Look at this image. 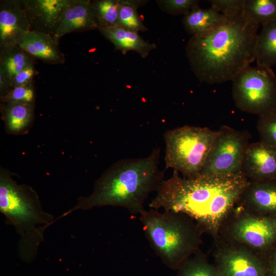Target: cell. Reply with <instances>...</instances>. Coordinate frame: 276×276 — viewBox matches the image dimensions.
I'll list each match as a JSON object with an SVG mask.
<instances>
[{
  "instance_id": "obj_1",
  "label": "cell",
  "mask_w": 276,
  "mask_h": 276,
  "mask_svg": "<svg viewBox=\"0 0 276 276\" xmlns=\"http://www.w3.org/2000/svg\"><path fill=\"white\" fill-rule=\"evenodd\" d=\"M178 173L173 170L172 176L162 181L149 207L185 214L202 233L218 239L250 181L242 172L194 178H181Z\"/></svg>"
},
{
  "instance_id": "obj_2",
  "label": "cell",
  "mask_w": 276,
  "mask_h": 276,
  "mask_svg": "<svg viewBox=\"0 0 276 276\" xmlns=\"http://www.w3.org/2000/svg\"><path fill=\"white\" fill-rule=\"evenodd\" d=\"M259 27L243 13L212 32L192 36L186 55L196 77L209 84L233 81L256 60Z\"/></svg>"
},
{
  "instance_id": "obj_3",
  "label": "cell",
  "mask_w": 276,
  "mask_h": 276,
  "mask_svg": "<svg viewBox=\"0 0 276 276\" xmlns=\"http://www.w3.org/2000/svg\"><path fill=\"white\" fill-rule=\"evenodd\" d=\"M160 152L155 148L147 157L115 163L96 180L89 195L79 197L77 204L58 219L76 210L105 206L121 207L140 215L146 210L149 194L157 191L164 180V172L159 168Z\"/></svg>"
},
{
  "instance_id": "obj_4",
  "label": "cell",
  "mask_w": 276,
  "mask_h": 276,
  "mask_svg": "<svg viewBox=\"0 0 276 276\" xmlns=\"http://www.w3.org/2000/svg\"><path fill=\"white\" fill-rule=\"evenodd\" d=\"M0 211L6 223L13 225L20 236L18 255L23 261H32L43 240L44 231L55 222L43 211L36 191L28 185L17 183L11 173L0 171Z\"/></svg>"
},
{
  "instance_id": "obj_5",
  "label": "cell",
  "mask_w": 276,
  "mask_h": 276,
  "mask_svg": "<svg viewBox=\"0 0 276 276\" xmlns=\"http://www.w3.org/2000/svg\"><path fill=\"white\" fill-rule=\"evenodd\" d=\"M140 220L150 247L169 269L177 270L200 251L202 232L186 215L151 209L140 215Z\"/></svg>"
},
{
  "instance_id": "obj_6",
  "label": "cell",
  "mask_w": 276,
  "mask_h": 276,
  "mask_svg": "<svg viewBox=\"0 0 276 276\" xmlns=\"http://www.w3.org/2000/svg\"><path fill=\"white\" fill-rule=\"evenodd\" d=\"M217 134L207 127L189 125L167 130L165 169L172 168L186 178L199 176Z\"/></svg>"
},
{
  "instance_id": "obj_7",
  "label": "cell",
  "mask_w": 276,
  "mask_h": 276,
  "mask_svg": "<svg viewBox=\"0 0 276 276\" xmlns=\"http://www.w3.org/2000/svg\"><path fill=\"white\" fill-rule=\"evenodd\" d=\"M232 81L233 98L240 110L260 116L276 110V76L271 68L250 65Z\"/></svg>"
},
{
  "instance_id": "obj_8",
  "label": "cell",
  "mask_w": 276,
  "mask_h": 276,
  "mask_svg": "<svg viewBox=\"0 0 276 276\" xmlns=\"http://www.w3.org/2000/svg\"><path fill=\"white\" fill-rule=\"evenodd\" d=\"M224 233V241L244 246L262 257L276 244V218L250 213L237 203L219 235Z\"/></svg>"
},
{
  "instance_id": "obj_9",
  "label": "cell",
  "mask_w": 276,
  "mask_h": 276,
  "mask_svg": "<svg viewBox=\"0 0 276 276\" xmlns=\"http://www.w3.org/2000/svg\"><path fill=\"white\" fill-rule=\"evenodd\" d=\"M247 131L222 126L212 144L200 175H222L242 172L244 155L249 143Z\"/></svg>"
},
{
  "instance_id": "obj_10",
  "label": "cell",
  "mask_w": 276,
  "mask_h": 276,
  "mask_svg": "<svg viewBox=\"0 0 276 276\" xmlns=\"http://www.w3.org/2000/svg\"><path fill=\"white\" fill-rule=\"evenodd\" d=\"M214 255V265L222 276H266L261 256L248 248L223 241Z\"/></svg>"
},
{
  "instance_id": "obj_11",
  "label": "cell",
  "mask_w": 276,
  "mask_h": 276,
  "mask_svg": "<svg viewBox=\"0 0 276 276\" xmlns=\"http://www.w3.org/2000/svg\"><path fill=\"white\" fill-rule=\"evenodd\" d=\"M242 172L251 181L276 179V149L261 141L249 143L244 153Z\"/></svg>"
},
{
  "instance_id": "obj_12",
  "label": "cell",
  "mask_w": 276,
  "mask_h": 276,
  "mask_svg": "<svg viewBox=\"0 0 276 276\" xmlns=\"http://www.w3.org/2000/svg\"><path fill=\"white\" fill-rule=\"evenodd\" d=\"M238 204L250 213L276 218V179L250 181Z\"/></svg>"
},
{
  "instance_id": "obj_13",
  "label": "cell",
  "mask_w": 276,
  "mask_h": 276,
  "mask_svg": "<svg viewBox=\"0 0 276 276\" xmlns=\"http://www.w3.org/2000/svg\"><path fill=\"white\" fill-rule=\"evenodd\" d=\"M100 28L96 13L89 1L70 2L55 31L54 39L72 31Z\"/></svg>"
},
{
  "instance_id": "obj_14",
  "label": "cell",
  "mask_w": 276,
  "mask_h": 276,
  "mask_svg": "<svg viewBox=\"0 0 276 276\" xmlns=\"http://www.w3.org/2000/svg\"><path fill=\"white\" fill-rule=\"evenodd\" d=\"M70 2L66 0H37L27 2L26 5L29 21L40 26L45 33L55 31L62 14ZM34 22V23H35Z\"/></svg>"
},
{
  "instance_id": "obj_15",
  "label": "cell",
  "mask_w": 276,
  "mask_h": 276,
  "mask_svg": "<svg viewBox=\"0 0 276 276\" xmlns=\"http://www.w3.org/2000/svg\"><path fill=\"white\" fill-rule=\"evenodd\" d=\"M102 34L124 54L128 51H135L146 58L151 51L156 48L153 43L144 40L138 32L120 26L100 28Z\"/></svg>"
},
{
  "instance_id": "obj_16",
  "label": "cell",
  "mask_w": 276,
  "mask_h": 276,
  "mask_svg": "<svg viewBox=\"0 0 276 276\" xmlns=\"http://www.w3.org/2000/svg\"><path fill=\"white\" fill-rule=\"evenodd\" d=\"M228 19L214 8L196 7L185 15L182 24L192 36H200L214 31L224 25Z\"/></svg>"
},
{
  "instance_id": "obj_17",
  "label": "cell",
  "mask_w": 276,
  "mask_h": 276,
  "mask_svg": "<svg viewBox=\"0 0 276 276\" xmlns=\"http://www.w3.org/2000/svg\"><path fill=\"white\" fill-rule=\"evenodd\" d=\"M16 43L21 50L37 58L50 61L61 59L55 40L50 35L29 30L21 34Z\"/></svg>"
},
{
  "instance_id": "obj_18",
  "label": "cell",
  "mask_w": 276,
  "mask_h": 276,
  "mask_svg": "<svg viewBox=\"0 0 276 276\" xmlns=\"http://www.w3.org/2000/svg\"><path fill=\"white\" fill-rule=\"evenodd\" d=\"M33 105L11 102L3 108V119L6 130L11 134L27 133L33 120Z\"/></svg>"
},
{
  "instance_id": "obj_19",
  "label": "cell",
  "mask_w": 276,
  "mask_h": 276,
  "mask_svg": "<svg viewBox=\"0 0 276 276\" xmlns=\"http://www.w3.org/2000/svg\"><path fill=\"white\" fill-rule=\"evenodd\" d=\"M26 15L16 8H5L0 12V38L2 44L15 42L23 33L29 31Z\"/></svg>"
},
{
  "instance_id": "obj_20",
  "label": "cell",
  "mask_w": 276,
  "mask_h": 276,
  "mask_svg": "<svg viewBox=\"0 0 276 276\" xmlns=\"http://www.w3.org/2000/svg\"><path fill=\"white\" fill-rule=\"evenodd\" d=\"M255 48L257 65L271 68L276 64V19L262 25Z\"/></svg>"
},
{
  "instance_id": "obj_21",
  "label": "cell",
  "mask_w": 276,
  "mask_h": 276,
  "mask_svg": "<svg viewBox=\"0 0 276 276\" xmlns=\"http://www.w3.org/2000/svg\"><path fill=\"white\" fill-rule=\"evenodd\" d=\"M141 0H120L118 25L128 30L139 32L148 29L144 25L137 10L146 3Z\"/></svg>"
},
{
  "instance_id": "obj_22",
  "label": "cell",
  "mask_w": 276,
  "mask_h": 276,
  "mask_svg": "<svg viewBox=\"0 0 276 276\" xmlns=\"http://www.w3.org/2000/svg\"><path fill=\"white\" fill-rule=\"evenodd\" d=\"M176 276H222L214 264L199 251L185 261L177 269Z\"/></svg>"
},
{
  "instance_id": "obj_23",
  "label": "cell",
  "mask_w": 276,
  "mask_h": 276,
  "mask_svg": "<svg viewBox=\"0 0 276 276\" xmlns=\"http://www.w3.org/2000/svg\"><path fill=\"white\" fill-rule=\"evenodd\" d=\"M243 15L262 25L276 19V0H245Z\"/></svg>"
},
{
  "instance_id": "obj_24",
  "label": "cell",
  "mask_w": 276,
  "mask_h": 276,
  "mask_svg": "<svg viewBox=\"0 0 276 276\" xmlns=\"http://www.w3.org/2000/svg\"><path fill=\"white\" fill-rule=\"evenodd\" d=\"M120 5V0H101L92 4L100 28L118 25Z\"/></svg>"
},
{
  "instance_id": "obj_25",
  "label": "cell",
  "mask_w": 276,
  "mask_h": 276,
  "mask_svg": "<svg viewBox=\"0 0 276 276\" xmlns=\"http://www.w3.org/2000/svg\"><path fill=\"white\" fill-rule=\"evenodd\" d=\"M257 128L260 141L276 149V110L259 116Z\"/></svg>"
},
{
  "instance_id": "obj_26",
  "label": "cell",
  "mask_w": 276,
  "mask_h": 276,
  "mask_svg": "<svg viewBox=\"0 0 276 276\" xmlns=\"http://www.w3.org/2000/svg\"><path fill=\"white\" fill-rule=\"evenodd\" d=\"M31 64L30 57L21 50L9 53L5 57L2 71L11 82L17 74Z\"/></svg>"
},
{
  "instance_id": "obj_27",
  "label": "cell",
  "mask_w": 276,
  "mask_h": 276,
  "mask_svg": "<svg viewBox=\"0 0 276 276\" xmlns=\"http://www.w3.org/2000/svg\"><path fill=\"white\" fill-rule=\"evenodd\" d=\"M156 2L163 11L174 15H185L199 6L197 0H159Z\"/></svg>"
},
{
  "instance_id": "obj_28",
  "label": "cell",
  "mask_w": 276,
  "mask_h": 276,
  "mask_svg": "<svg viewBox=\"0 0 276 276\" xmlns=\"http://www.w3.org/2000/svg\"><path fill=\"white\" fill-rule=\"evenodd\" d=\"M211 7L227 19L235 18L243 13L245 0H211Z\"/></svg>"
},
{
  "instance_id": "obj_29",
  "label": "cell",
  "mask_w": 276,
  "mask_h": 276,
  "mask_svg": "<svg viewBox=\"0 0 276 276\" xmlns=\"http://www.w3.org/2000/svg\"><path fill=\"white\" fill-rule=\"evenodd\" d=\"M34 91L30 85L13 87L12 89L2 97L6 103L17 102L33 105Z\"/></svg>"
},
{
  "instance_id": "obj_30",
  "label": "cell",
  "mask_w": 276,
  "mask_h": 276,
  "mask_svg": "<svg viewBox=\"0 0 276 276\" xmlns=\"http://www.w3.org/2000/svg\"><path fill=\"white\" fill-rule=\"evenodd\" d=\"M34 74L32 65H30L17 74L11 81L10 84L13 87L29 85Z\"/></svg>"
},
{
  "instance_id": "obj_31",
  "label": "cell",
  "mask_w": 276,
  "mask_h": 276,
  "mask_svg": "<svg viewBox=\"0 0 276 276\" xmlns=\"http://www.w3.org/2000/svg\"><path fill=\"white\" fill-rule=\"evenodd\" d=\"M261 258L264 264L266 276H276V244Z\"/></svg>"
}]
</instances>
